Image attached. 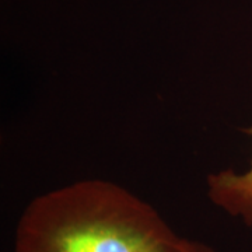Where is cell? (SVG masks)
Returning <instances> with one entry per match:
<instances>
[{
    "label": "cell",
    "mask_w": 252,
    "mask_h": 252,
    "mask_svg": "<svg viewBox=\"0 0 252 252\" xmlns=\"http://www.w3.org/2000/svg\"><path fill=\"white\" fill-rule=\"evenodd\" d=\"M149 202L108 180H80L28 203L14 252H190Z\"/></svg>",
    "instance_id": "obj_1"
},
{
    "label": "cell",
    "mask_w": 252,
    "mask_h": 252,
    "mask_svg": "<svg viewBox=\"0 0 252 252\" xmlns=\"http://www.w3.org/2000/svg\"><path fill=\"white\" fill-rule=\"evenodd\" d=\"M252 137V126L243 129ZM207 198L227 215L252 225V161L243 172L234 170L212 172L206 178Z\"/></svg>",
    "instance_id": "obj_2"
},
{
    "label": "cell",
    "mask_w": 252,
    "mask_h": 252,
    "mask_svg": "<svg viewBox=\"0 0 252 252\" xmlns=\"http://www.w3.org/2000/svg\"><path fill=\"white\" fill-rule=\"evenodd\" d=\"M190 252H216V250L213 247H210L209 244L193 240V245H192V251Z\"/></svg>",
    "instance_id": "obj_3"
}]
</instances>
